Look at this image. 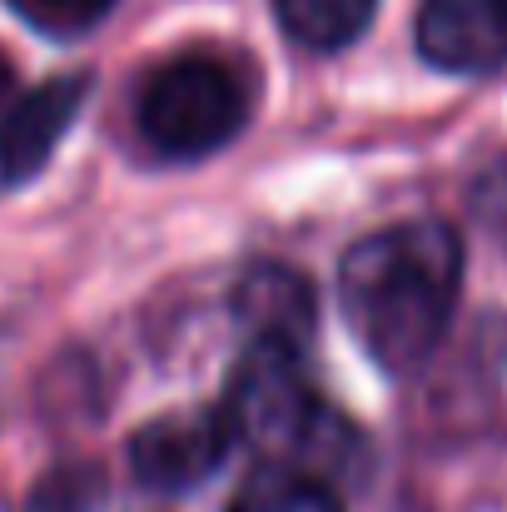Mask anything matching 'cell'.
Segmentation results:
<instances>
[{"mask_svg":"<svg viewBox=\"0 0 507 512\" xmlns=\"http://www.w3.org/2000/svg\"><path fill=\"white\" fill-rule=\"evenodd\" d=\"M30 30H40V35H55V40H70V35H85V30H95L110 10H115V0H5Z\"/></svg>","mask_w":507,"mask_h":512,"instance_id":"10","label":"cell"},{"mask_svg":"<svg viewBox=\"0 0 507 512\" xmlns=\"http://www.w3.org/2000/svg\"><path fill=\"white\" fill-rule=\"evenodd\" d=\"M234 314L249 329V343H279L304 353V343L319 329V299L309 279L279 259H254L234 279Z\"/></svg>","mask_w":507,"mask_h":512,"instance_id":"7","label":"cell"},{"mask_svg":"<svg viewBox=\"0 0 507 512\" xmlns=\"http://www.w3.org/2000/svg\"><path fill=\"white\" fill-rule=\"evenodd\" d=\"M100 493V473L95 468H65V473H50L35 493H30V508L25 512H85Z\"/></svg>","mask_w":507,"mask_h":512,"instance_id":"11","label":"cell"},{"mask_svg":"<svg viewBox=\"0 0 507 512\" xmlns=\"http://www.w3.org/2000/svg\"><path fill=\"white\" fill-rule=\"evenodd\" d=\"M219 418L229 438L269 458V468H289L319 483L353 458L358 443V433L314 393L299 353L279 343L244 348V358L229 373Z\"/></svg>","mask_w":507,"mask_h":512,"instance_id":"2","label":"cell"},{"mask_svg":"<svg viewBox=\"0 0 507 512\" xmlns=\"http://www.w3.org/2000/svg\"><path fill=\"white\" fill-rule=\"evenodd\" d=\"M85 95H90V75H55L30 95H20L10 110H0V194L30 184L50 165L75 115L85 110Z\"/></svg>","mask_w":507,"mask_h":512,"instance_id":"5","label":"cell"},{"mask_svg":"<svg viewBox=\"0 0 507 512\" xmlns=\"http://www.w3.org/2000/svg\"><path fill=\"white\" fill-rule=\"evenodd\" d=\"M418 55L443 75H493L507 65V0H423Z\"/></svg>","mask_w":507,"mask_h":512,"instance_id":"6","label":"cell"},{"mask_svg":"<svg viewBox=\"0 0 507 512\" xmlns=\"http://www.w3.org/2000/svg\"><path fill=\"white\" fill-rule=\"evenodd\" d=\"M473 214H478V224L488 234L507 239V160H498V165H488V170L478 174V184H473Z\"/></svg>","mask_w":507,"mask_h":512,"instance_id":"12","label":"cell"},{"mask_svg":"<svg viewBox=\"0 0 507 512\" xmlns=\"http://www.w3.org/2000/svg\"><path fill=\"white\" fill-rule=\"evenodd\" d=\"M229 448H234V438L219 413L174 408V413L150 418L130 438V473L155 493H189L224 468Z\"/></svg>","mask_w":507,"mask_h":512,"instance_id":"4","label":"cell"},{"mask_svg":"<svg viewBox=\"0 0 507 512\" xmlns=\"http://www.w3.org/2000/svg\"><path fill=\"white\" fill-rule=\"evenodd\" d=\"M135 120H140L145 145L160 160L194 165V160L219 155L244 130L249 95H244V80L234 75L229 60L204 55V50H184L145 75Z\"/></svg>","mask_w":507,"mask_h":512,"instance_id":"3","label":"cell"},{"mask_svg":"<svg viewBox=\"0 0 507 512\" xmlns=\"http://www.w3.org/2000/svg\"><path fill=\"white\" fill-rule=\"evenodd\" d=\"M463 289V239L443 219L363 234L338 264L348 334L383 373H413L443 343Z\"/></svg>","mask_w":507,"mask_h":512,"instance_id":"1","label":"cell"},{"mask_svg":"<svg viewBox=\"0 0 507 512\" xmlns=\"http://www.w3.org/2000/svg\"><path fill=\"white\" fill-rule=\"evenodd\" d=\"M229 512H343V503L319 478H304V473H289V468H259L239 488Z\"/></svg>","mask_w":507,"mask_h":512,"instance_id":"9","label":"cell"},{"mask_svg":"<svg viewBox=\"0 0 507 512\" xmlns=\"http://www.w3.org/2000/svg\"><path fill=\"white\" fill-rule=\"evenodd\" d=\"M378 15V0H274L279 30L309 50V55H338L353 40L368 35Z\"/></svg>","mask_w":507,"mask_h":512,"instance_id":"8","label":"cell"},{"mask_svg":"<svg viewBox=\"0 0 507 512\" xmlns=\"http://www.w3.org/2000/svg\"><path fill=\"white\" fill-rule=\"evenodd\" d=\"M5 85H10V60L0 55V95H5Z\"/></svg>","mask_w":507,"mask_h":512,"instance_id":"13","label":"cell"}]
</instances>
